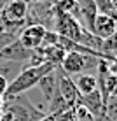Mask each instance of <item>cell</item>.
Masks as SVG:
<instances>
[{
	"label": "cell",
	"instance_id": "cell-13",
	"mask_svg": "<svg viewBox=\"0 0 117 121\" xmlns=\"http://www.w3.org/2000/svg\"><path fill=\"white\" fill-rule=\"evenodd\" d=\"M73 82H75V88H77L81 97L89 95V93H93V91L98 90V79H96L93 74H79V76L73 79Z\"/></svg>",
	"mask_w": 117,
	"mask_h": 121
},
{
	"label": "cell",
	"instance_id": "cell-8",
	"mask_svg": "<svg viewBox=\"0 0 117 121\" xmlns=\"http://www.w3.org/2000/svg\"><path fill=\"white\" fill-rule=\"evenodd\" d=\"M32 51L23 48V44L18 39L11 40L9 44H5L0 49V61H12V63H24L28 61Z\"/></svg>",
	"mask_w": 117,
	"mask_h": 121
},
{
	"label": "cell",
	"instance_id": "cell-18",
	"mask_svg": "<svg viewBox=\"0 0 117 121\" xmlns=\"http://www.w3.org/2000/svg\"><path fill=\"white\" fill-rule=\"evenodd\" d=\"M39 121H54V116H52V114H45V116H42Z\"/></svg>",
	"mask_w": 117,
	"mask_h": 121
},
{
	"label": "cell",
	"instance_id": "cell-9",
	"mask_svg": "<svg viewBox=\"0 0 117 121\" xmlns=\"http://www.w3.org/2000/svg\"><path fill=\"white\" fill-rule=\"evenodd\" d=\"M115 30H117V18L115 16H108V14L98 12V16H96V19L93 23L91 33H94V35L98 37V39H101V40H107Z\"/></svg>",
	"mask_w": 117,
	"mask_h": 121
},
{
	"label": "cell",
	"instance_id": "cell-14",
	"mask_svg": "<svg viewBox=\"0 0 117 121\" xmlns=\"http://www.w3.org/2000/svg\"><path fill=\"white\" fill-rule=\"evenodd\" d=\"M51 9L72 14V11H77V0H51Z\"/></svg>",
	"mask_w": 117,
	"mask_h": 121
},
{
	"label": "cell",
	"instance_id": "cell-12",
	"mask_svg": "<svg viewBox=\"0 0 117 121\" xmlns=\"http://www.w3.org/2000/svg\"><path fill=\"white\" fill-rule=\"evenodd\" d=\"M39 51H40V55H42L45 63H49L52 67H60L65 55H66L58 44H44V46L39 48Z\"/></svg>",
	"mask_w": 117,
	"mask_h": 121
},
{
	"label": "cell",
	"instance_id": "cell-17",
	"mask_svg": "<svg viewBox=\"0 0 117 121\" xmlns=\"http://www.w3.org/2000/svg\"><path fill=\"white\" fill-rule=\"evenodd\" d=\"M7 84H9V81H7L4 76H0V98L4 97V93H5V90H7Z\"/></svg>",
	"mask_w": 117,
	"mask_h": 121
},
{
	"label": "cell",
	"instance_id": "cell-1",
	"mask_svg": "<svg viewBox=\"0 0 117 121\" xmlns=\"http://www.w3.org/2000/svg\"><path fill=\"white\" fill-rule=\"evenodd\" d=\"M45 112L35 107L24 95L2 98L0 121H39Z\"/></svg>",
	"mask_w": 117,
	"mask_h": 121
},
{
	"label": "cell",
	"instance_id": "cell-4",
	"mask_svg": "<svg viewBox=\"0 0 117 121\" xmlns=\"http://www.w3.org/2000/svg\"><path fill=\"white\" fill-rule=\"evenodd\" d=\"M100 60H101V58H98V56L70 51V53L65 55L60 69L63 70L66 76L72 77V76H79V74H86V70H89V69H98Z\"/></svg>",
	"mask_w": 117,
	"mask_h": 121
},
{
	"label": "cell",
	"instance_id": "cell-11",
	"mask_svg": "<svg viewBox=\"0 0 117 121\" xmlns=\"http://www.w3.org/2000/svg\"><path fill=\"white\" fill-rule=\"evenodd\" d=\"M77 12L81 19L87 25V30H93V23L98 16V5L96 0H77Z\"/></svg>",
	"mask_w": 117,
	"mask_h": 121
},
{
	"label": "cell",
	"instance_id": "cell-2",
	"mask_svg": "<svg viewBox=\"0 0 117 121\" xmlns=\"http://www.w3.org/2000/svg\"><path fill=\"white\" fill-rule=\"evenodd\" d=\"M54 69H58V67H52L49 63H42L39 67H26V69H21L18 76L9 81L7 90H5V93H4L2 98H11V97H18V95H24L28 90L35 88L37 82H39L44 76H47L49 72H52Z\"/></svg>",
	"mask_w": 117,
	"mask_h": 121
},
{
	"label": "cell",
	"instance_id": "cell-5",
	"mask_svg": "<svg viewBox=\"0 0 117 121\" xmlns=\"http://www.w3.org/2000/svg\"><path fill=\"white\" fill-rule=\"evenodd\" d=\"M52 12H54V32L68 40L79 42L84 33V28L79 23V19L68 12H56V11Z\"/></svg>",
	"mask_w": 117,
	"mask_h": 121
},
{
	"label": "cell",
	"instance_id": "cell-15",
	"mask_svg": "<svg viewBox=\"0 0 117 121\" xmlns=\"http://www.w3.org/2000/svg\"><path fill=\"white\" fill-rule=\"evenodd\" d=\"M73 114H75V121H96V118L82 104H77V105L73 107Z\"/></svg>",
	"mask_w": 117,
	"mask_h": 121
},
{
	"label": "cell",
	"instance_id": "cell-10",
	"mask_svg": "<svg viewBox=\"0 0 117 121\" xmlns=\"http://www.w3.org/2000/svg\"><path fill=\"white\" fill-rule=\"evenodd\" d=\"M79 104L86 107L87 111L96 118V121L103 118V111H105V98H103V93L100 91V88L93 91L89 95H84V97L79 98Z\"/></svg>",
	"mask_w": 117,
	"mask_h": 121
},
{
	"label": "cell",
	"instance_id": "cell-19",
	"mask_svg": "<svg viewBox=\"0 0 117 121\" xmlns=\"http://www.w3.org/2000/svg\"><path fill=\"white\" fill-rule=\"evenodd\" d=\"M0 111H2V98H0Z\"/></svg>",
	"mask_w": 117,
	"mask_h": 121
},
{
	"label": "cell",
	"instance_id": "cell-16",
	"mask_svg": "<svg viewBox=\"0 0 117 121\" xmlns=\"http://www.w3.org/2000/svg\"><path fill=\"white\" fill-rule=\"evenodd\" d=\"M103 53H105V55H110V56L117 55V30L112 33L107 40H103Z\"/></svg>",
	"mask_w": 117,
	"mask_h": 121
},
{
	"label": "cell",
	"instance_id": "cell-7",
	"mask_svg": "<svg viewBox=\"0 0 117 121\" xmlns=\"http://www.w3.org/2000/svg\"><path fill=\"white\" fill-rule=\"evenodd\" d=\"M56 77H58V93H60V97L65 100V104H66L68 109H73V107L79 104V98H81L77 88H75L73 79L70 76H66L60 67L56 69Z\"/></svg>",
	"mask_w": 117,
	"mask_h": 121
},
{
	"label": "cell",
	"instance_id": "cell-3",
	"mask_svg": "<svg viewBox=\"0 0 117 121\" xmlns=\"http://www.w3.org/2000/svg\"><path fill=\"white\" fill-rule=\"evenodd\" d=\"M28 0H7L4 9L0 11V23L4 30L16 35L14 30L24 26V21L28 19Z\"/></svg>",
	"mask_w": 117,
	"mask_h": 121
},
{
	"label": "cell",
	"instance_id": "cell-6",
	"mask_svg": "<svg viewBox=\"0 0 117 121\" xmlns=\"http://www.w3.org/2000/svg\"><path fill=\"white\" fill-rule=\"evenodd\" d=\"M45 32H47V28H45L42 23H32V25L23 26V30L19 32V35H18V40L23 44L24 49L35 51V49H39L40 46L44 44Z\"/></svg>",
	"mask_w": 117,
	"mask_h": 121
}]
</instances>
